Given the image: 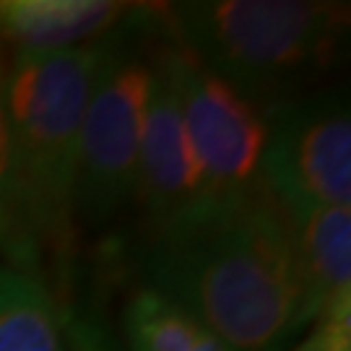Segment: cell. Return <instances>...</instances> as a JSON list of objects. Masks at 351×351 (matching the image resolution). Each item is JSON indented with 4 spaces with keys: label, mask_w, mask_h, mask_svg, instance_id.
Returning a JSON list of instances; mask_svg holds the SVG:
<instances>
[{
    "label": "cell",
    "mask_w": 351,
    "mask_h": 351,
    "mask_svg": "<svg viewBox=\"0 0 351 351\" xmlns=\"http://www.w3.org/2000/svg\"><path fill=\"white\" fill-rule=\"evenodd\" d=\"M146 11L136 5L123 24L110 32V50L88 99L78 164H75V221L99 226L136 188L143 123L154 84V58L143 52L141 34Z\"/></svg>",
    "instance_id": "cell-4"
},
{
    "label": "cell",
    "mask_w": 351,
    "mask_h": 351,
    "mask_svg": "<svg viewBox=\"0 0 351 351\" xmlns=\"http://www.w3.org/2000/svg\"><path fill=\"white\" fill-rule=\"evenodd\" d=\"M261 177L278 203L351 206L346 94H300L265 107Z\"/></svg>",
    "instance_id": "cell-6"
},
{
    "label": "cell",
    "mask_w": 351,
    "mask_h": 351,
    "mask_svg": "<svg viewBox=\"0 0 351 351\" xmlns=\"http://www.w3.org/2000/svg\"><path fill=\"white\" fill-rule=\"evenodd\" d=\"M143 268L149 289L234 351H289L313 320L287 213L265 185L151 242Z\"/></svg>",
    "instance_id": "cell-1"
},
{
    "label": "cell",
    "mask_w": 351,
    "mask_h": 351,
    "mask_svg": "<svg viewBox=\"0 0 351 351\" xmlns=\"http://www.w3.org/2000/svg\"><path fill=\"white\" fill-rule=\"evenodd\" d=\"M182 50L245 97L271 107L300 97L339 63L349 5L315 0H198L164 8Z\"/></svg>",
    "instance_id": "cell-2"
},
{
    "label": "cell",
    "mask_w": 351,
    "mask_h": 351,
    "mask_svg": "<svg viewBox=\"0 0 351 351\" xmlns=\"http://www.w3.org/2000/svg\"><path fill=\"white\" fill-rule=\"evenodd\" d=\"M156 50L180 99L190 149L201 172V219H206L263 188L265 107L203 68L175 39Z\"/></svg>",
    "instance_id": "cell-5"
},
{
    "label": "cell",
    "mask_w": 351,
    "mask_h": 351,
    "mask_svg": "<svg viewBox=\"0 0 351 351\" xmlns=\"http://www.w3.org/2000/svg\"><path fill=\"white\" fill-rule=\"evenodd\" d=\"M136 5L110 0H0V47L55 52L97 42Z\"/></svg>",
    "instance_id": "cell-9"
},
{
    "label": "cell",
    "mask_w": 351,
    "mask_h": 351,
    "mask_svg": "<svg viewBox=\"0 0 351 351\" xmlns=\"http://www.w3.org/2000/svg\"><path fill=\"white\" fill-rule=\"evenodd\" d=\"M0 351H104L42 276L0 265Z\"/></svg>",
    "instance_id": "cell-8"
},
{
    "label": "cell",
    "mask_w": 351,
    "mask_h": 351,
    "mask_svg": "<svg viewBox=\"0 0 351 351\" xmlns=\"http://www.w3.org/2000/svg\"><path fill=\"white\" fill-rule=\"evenodd\" d=\"M151 58L154 84L133 188L143 213L149 245L188 229L203 216L201 172L190 149L175 84L164 68L159 50H151Z\"/></svg>",
    "instance_id": "cell-7"
},
{
    "label": "cell",
    "mask_w": 351,
    "mask_h": 351,
    "mask_svg": "<svg viewBox=\"0 0 351 351\" xmlns=\"http://www.w3.org/2000/svg\"><path fill=\"white\" fill-rule=\"evenodd\" d=\"M289 351H351V294L323 307Z\"/></svg>",
    "instance_id": "cell-13"
},
{
    "label": "cell",
    "mask_w": 351,
    "mask_h": 351,
    "mask_svg": "<svg viewBox=\"0 0 351 351\" xmlns=\"http://www.w3.org/2000/svg\"><path fill=\"white\" fill-rule=\"evenodd\" d=\"M123 328L130 351H234L198 317L149 287L130 297Z\"/></svg>",
    "instance_id": "cell-11"
},
{
    "label": "cell",
    "mask_w": 351,
    "mask_h": 351,
    "mask_svg": "<svg viewBox=\"0 0 351 351\" xmlns=\"http://www.w3.org/2000/svg\"><path fill=\"white\" fill-rule=\"evenodd\" d=\"M110 34L55 52H16L5 65L16 185L42 258L68 263L75 237V164Z\"/></svg>",
    "instance_id": "cell-3"
},
{
    "label": "cell",
    "mask_w": 351,
    "mask_h": 351,
    "mask_svg": "<svg viewBox=\"0 0 351 351\" xmlns=\"http://www.w3.org/2000/svg\"><path fill=\"white\" fill-rule=\"evenodd\" d=\"M5 50L0 47V255L8 261V268L21 274L42 271V250H39L34 232L26 221L16 169H13L11 151V125H8V104H5Z\"/></svg>",
    "instance_id": "cell-12"
},
{
    "label": "cell",
    "mask_w": 351,
    "mask_h": 351,
    "mask_svg": "<svg viewBox=\"0 0 351 351\" xmlns=\"http://www.w3.org/2000/svg\"><path fill=\"white\" fill-rule=\"evenodd\" d=\"M287 213L310 317L351 294V206L281 203ZM313 323V320H310Z\"/></svg>",
    "instance_id": "cell-10"
}]
</instances>
